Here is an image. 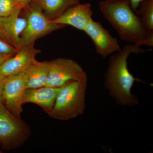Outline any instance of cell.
I'll return each instance as SVG.
<instances>
[{
  "label": "cell",
  "instance_id": "9",
  "mask_svg": "<svg viewBox=\"0 0 153 153\" xmlns=\"http://www.w3.org/2000/svg\"><path fill=\"white\" fill-rule=\"evenodd\" d=\"M34 44L21 47L13 56L6 60L0 67V74L4 76L15 75L25 71L36 60L41 52Z\"/></svg>",
  "mask_w": 153,
  "mask_h": 153
},
{
  "label": "cell",
  "instance_id": "10",
  "mask_svg": "<svg viewBox=\"0 0 153 153\" xmlns=\"http://www.w3.org/2000/svg\"><path fill=\"white\" fill-rule=\"evenodd\" d=\"M93 12L89 3L77 4L66 10L52 22L64 26H71L84 31L88 23L92 19Z\"/></svg>",
  "mask_w": 153,
  "mask_h": 153
},
{
  "label": "cell",
  "instance_id": "16",
  "mask_svg": "<svg viewBox=\"0 0 153 153\" xmlns=\"http://www.w3.org/2000/svg\"><path fill=\"white\" fill-rule=\"evenodd\" d=\"M19 9H22L15 0H0V18L11 16Z\"/></svg>",
  "mask_w": 153,
  "mask_h": 153
},
{
  "label": "cell",
  "instance_id": "17",
  "mask_svg": "<svg viewBox=\"0 0 153 153\" xmlns=\"http://www.w3.org/2000/svg\"><path fill=\"white\" fill-rule=\"evenodd\" d=\"M18 50L5 40L0 39V54H15Z\"/></svg>",
  "mask_w": 153,
  "mask_h": 153
},
{
  "label": "cell",
  "instance_id": "2",
  "mask_svg": "<svg viewBox=\"0 0 153 153\" xmlns=\"http://www.w3.org/2000/svg\"><path fill=\"white\" fill-rule=\"evenodd\" d=\"M102 14L124 41L140 46H153V33L145 30L128 0H103L99 3Z\"/></svg>",
  "mask_w": 153,
  "mask_h": 153
},
{
  "label": "cell",
  "instance_id": "3",
  "mask_svg": "<svg viewBox=\"0 0 153 153\" xmlns=\"http://www.w3.org/2000/svg\"><path fill=\"white\" fill-rule=\"evenodd\" d=\"M87 76L68 82L61 87L49 117L66 121L83 114L85 108V98Z\"/></svg>",
  "mask_w": 153,
  "mask_h": 153
},
{
  "label": "cell",
  "instance_id": "14",
  "mask_svg": "<svg viewBox=\"0 0 153 153\" xmlns=\"http://www.w3.org/2000/svg\"><path fill=\"white\" fill-rule=\"evenodd\" d=\"M81 0H34L44 15L50 20L56 19Z\"/></svg>",
  "mask_w": 153,
  "mask_h": 153
},
{
  "label": "cell",
  "instance_id": "15",
  "mask_svg": "<svg viewBox=\"0 0 153 153\" xmlns=\"http://www.w3.org/2000/svg\"><path fill=\"white\" fill-rule=\"evenodd\" d=\"M136 13L145 30L153 33V0H143Z\"/></svg>",
  "mask_w": 153,
  "mask_h": 153
},
{
  "label": "cell",
  "instance_id": "12",
  "mask_svg": "<svg viewBox=\"0 0 153 153\" xmlns=\"http://www.w3.org/2000/svg\"><path fill=\"white\" fill-rule=\"evenodd\" d=\"M22 9L6 18L4 23L0 25V32L3 38L14 47L19 49L21 36L27 25V19L20 16Z\"/></svg>",
  "mask_w": 153,
  "mask_h": 153
},
{
  "label": "cell",
  "instance_id": "8",
  "mask_svg": "<svg viewBox=\"0 0 153 153\" xmlns=\"http://www.w3.org/2000/svg\"><path fill=\"white\" fill-rule=\"evenodd\" d=\"M83 32L90 37L97 53L103 59L121 49L117 38L113 37L101 23L93 19L88 23Z\"/></svg>",
  "mask_w": 153,
  "mask_h": 153
},
{
  "label": "cell",
  "instance_id": "5",
  "mask_svg": "<svg viewBox=\"0 0 153 153\" xmlns=\"http://www.w3.org/2000/svg\"><path fill=\"white\" fill-rule=\"evenodd\" d=\"M26 8L27 25L21 36L19 49L35 43L37 39L41 37L66 27L52 22L34 2Z\"/></svg>",
  "mask_w": 153,
  "mask_h": 153
},
{
  "label": "cell",
  "instance_id": "19",
  "mask_svg": "<svg viewBox=\"0 0 153 153\" xmlns=\"http://www.w3.org/2000/svg\"><path fill=\"white\" fill-rule=\"evenodd\" d=\"M128 1L129 2L130 5L132 10L136 12L139 6L140 3L143 0H128Z\"/></svg>",
  "mask_w": 153,
  "mask_h": 153
},
{
  "label": "cell",
  "instance_id": "13",
  "mask_svg": "<svg viewBox=\"0 0 153 153\" xmlns=\"http://www.w3.org/2000/svg\"><path fill=\"white\" fill-rule=\"evenodd\" d=\"M26 89H32L46 86L49 71V61L35 60L27 69Z\"/></svg>",
  "mask_w": 153,
  "mask_h": 153
},
{
  "label": "cell",
  "instance_id": "4",
  "mask_svg": "<svg viewBox=\"0 0 153 153\" xmlns=\"http://www.w3.org/2000/svg\"><path fill=\"white\" fill-rule=\"evenodd\" d=\"M30 126L15 116L0 102V146L12 150L24 145L31 135Z\"/></svg>",
  "mask_w": 153,
  "mask_h": 153
},
{
  "label": "cell",
  "instance_id": "1",
  "mask_svg": "<svg viewBox=\"0 0 153 153\" xmlns=\"http://www.w3.org/2000/svg\"><path fill=\"white\" fill-rule=\"evenodd\" d=\"M146 51L139 45L128 44L110 57L108 67L104 74V85L118 104L130 107L138 104L137 97L131 93L132 88L136 81L152 85L135 78L129 71L128 66V58L131 54H141Z\"/></svg>",
  "mask_w": 153,
  "mask_h": 153
},
{
  "label": "cell",
  "instance_id": "22",
  "mask_svg": "<svg viewBox=\"0 0 153 153\" xmlns=\"http://www.w3.org/2000/svg\"><path fill=\"white\" fill-rule=\"evenodd\" d=\"M6 19V18H0V25H1L4 23Z\"/></svg>",
  "mask_w": 153,
  "mask_h": 153
},
{
  "label": "cell",
  "instance_id": "6",
  "mask_svg": "<svg viewBox=\"0 0 153 153\" xmlns=\"http://www.w3.org/2000/svg\"><path fill=\"white\" fill-rule=\"evenodd\" d=\"M49 63V75L46 86L62 87L71 81L87 76L84 69L74 60L59 58Z\"/></svg>",
  "mask_w": 153,
  "mask_h": 153
},
{
  "label": "cell",
  "instance_id": "11",
  "mask_svg": "<svg viewBox=\"0 0 153 153\" xmlns=\"http://www.w3.org/2000/svg\"><path fill=\"white\" fill-rule=\"evenodd\" d=\"M61 88L45 86L38 88L26 89L23 103L24 104L33 103L37 105L48 114L53 108Z\"/></svg>",
  "mask_w": 153,
  "mask_h": 153
},
{
  "label": "cell",
  "instance_id": "21",
  "mask_svg": "<svg viewBox=\"0 0 153 153\" xmlns=\"http://www.w3.org/2000/svg\"><path fill=\"white\" fill-rule=\"evenodd\" d=\"M5 76L0 74V102H2V91Z\"/></svg>",
  "mask_w": 153,
  "mask_h": 153
},
{
  "label": "cell",
  "instance_id": "18",
  "mask_svg": "<svg viewBox=\"0 0 153 153\" xmlns=\"http://www.w3.org/2000/svg\"><path fill=\"white\" fill-rule=\"evenodd\" d=\"M34 0H15L18 5L23 8H25L28 7Z\"/></svg>",
  "mask_w": 153,
  "mask_h": 153
},
{
  "label": "cell",
  "instance_id": "7",
  "mask_svg": "<svg viewBox=\"0 0 153 153\" xmlns=\"http://www.w3.org/2000/svg\"><path fill=\"white\" fill-rule=\"evenodd\" d=\"M27 70L15 75L5 76L2 91V102L9 111L21 118L24 94L26 89Z\"/></svg>",
  "mask_w": 153,
  "mask_h": 153
},
{
  "label": "cell",
  "instance_id": "20",
  "mask_svg": "<svg viewBox=\"0 0 153 153\" xmlns=\"http://www.w3.org/2000/svg\"><path fill=\"white\" fill-rule=\"evenodd\" d=\"M15 54H0V67L6 60H7Z\"/></svg>",
  "mask_w": 153,
  "mask_h": 153
}]
</instances>
